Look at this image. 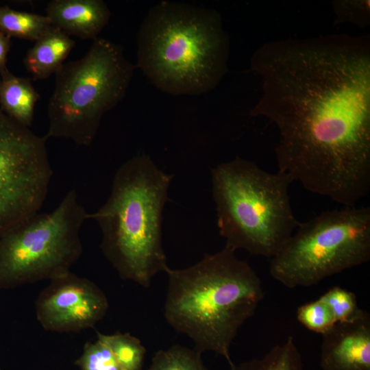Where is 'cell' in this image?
<instances>
[{
	"mask_svg": "<svg viewBox=\"0 0 370 370\" xmlns=\"http://www.w3.org/2000/svg\"><path fill=\"white\" fill-rule=\"evenodd\" d=\"M136 40V66L167 94H205L228 71L230 37L214 9L161 1L144 17Z\"/></svg>",
	"mask_w": 370,
	"mask_h": 370,
	"instance_id": "3957f363",
	"label": "cell"
},
{
	"mask_svg": "<svg viewBox=\"0 0 370 370\" xmlns=\"http://www.w3.org/2000/svg\"><path fill=\"white\" fill-rule=\"evenodd\" d=\"M108 308L105 293L96 284L71 271L50 280L35 304L40 325L56 332L92 328L105 317Z\"/></svg>",
	"mask_w": 370,
	"mask_h": 370,
	"instance_id": "30bf717a",
	"label": "cell"
},
{
	"mask_svg": "<svg viewBox=\"0 0 370 370\" xmlns=\"http://www.w3.org/2000/svg\"><path fill=\"white\" fill-rule=\"evenodd\" d=\"M147 370H208L201 354L195 349L175 345L156 352Z\"/></svg>",
	"mask_w": 370,
	"mask_h": 370,
	"instance_id": "ac0fdd59",
	"label": "cell"
},
{
	"mask_svg": "<svg viewBox=\"0 0 370 370\" xmlns=\"http://www.w3.org/2000/svg\"><path fill=\"white\" fill-rule=\"evenodd\" d=\"M45 11L53 25L68 36L92 40L98 38L111 16L102 0H53Z\"/></svg>",
	"mask_w": 370,
	"mask_h": 370,
	"instance_id": "7c38bea8",
	"label": "cell"
},
{
	"mask_svg": "<svg viewBox=\"0 0 370 370\" xmlns=\"http://www.w3.org/2000/svg\"><path fill=\"white\" fill-rule=\"evenodd\" d=\"M235 253L225 245L189 267H168L164 271L167 323L190 338L198 352H213L224 357L230 369L234 366L231 344L264 297L258 274Z\"/></svg>",
	"mask_w": 370,
	"mask_h": 370,
	"instance_id": "7a4b0ae2",
	"label": "cell"
},
{
	"mask_svg": "<svg viewBox=\"0 0 370 370\" xmlns=\"http://www.w3.org/2000/svg\"><path fill=\"white\" fill-rule=\"evenodd\" d=\"M0 370H1V369H0Z\"/></svg>",
	"mask_w": 370,
	"mask_h": 370,
	"instance_id": "cb8c5ba5",
	"label": "cell"
},
{
	"mask_svg": "<svg viewBox=\"0 0 370 370\" xmlns=\"http://www.w3.org/2000/svg\"><path fill=\"white\" fill-rule=\"evenodd\" d=\"M322 370H370V315L361 309L321 334Z\"/></svg>",
	"mask_w": 370,
	"mask_h": 370,
	"instance_id": "8fae6325",
	"label": "cell"
},
{
	"mask_svg": "<svg viewBox=\"0 0 370 370\" xmlns=\"http://www.w3.org/2000/svg\"><path fill=\"white\" fill-rule=\"evenodd\" d=\"M75 45L73 39L54 27L35 41L24 58V65L34 79H46L63 65Z\"/></svg>",
	"mask_w": 370,
	"mask_h": 370,
	"instance_id": "4fadbf2b",
	"label": "cell"
},
{
	"mask_svg": "<svg viewBox=\"0 0 370 370\" xmlns=\"http://www.w3.org/2000/svg\"><path fill=\"white\" fill-rule=\"evenodd\" d=\"M98 341L112 353L122 370H141L146 349L141 341L129 333L103 334L97 332Z\"/></svg>",
	"mask_w": 370,
	"mask_h": 370,
	"instance_id": "e0dca14e",
	"label": "cell"
},
{
	"mask_svg": "<svg viewBox=\"0 0 370 370\" xmlns=\"http://www.w3.org/2000/svg\"><path fill=\"white\" fill-rule=\"evenodd\" d=\"M319 298L328 306L336 322L350 320L361 310L356 295L340 286L329 289Z\"/></svg>",
	"mask_w": 370,
	"mask_h": 370,
	"instance_id": "d6986e66",
	"label": "cell"
},
{
	"mask_svg": "<svg viewBox=\"0 0 370 370\" xmlns=\"http://www.w3.org/2000/svg\"><path fill=\"white\" fill-rule=\"evenodd\" d=\"M297 319L308 330L323 334L336 322L328 306L320 299L300 306Z\"/></svg>",
	"mask_w": 370,
	"mask_h": 370,
	"instance_id": "ffe728a7",
	"label": "cell"
},
{
	"mask_svg": "<svg viewBox=\"0 0 370 370\" xmlns=\"http://www.w3.org/2000/svg\"><path fill=\"white\" fill-rule=\"evenodd\" d=\"M75 365L80 370H122L110 349L98 340L84 345Z\"/></svg>",
	"mask_w": 370,
	"mask_h": 370,
	"instance_id": "44dd1931",
	"label": "cell"
},
{
	"mask_svg": "<svg viewBox=\"0 0 370 370\" xmlns=\"http://www.w3.org/2000/svg\"><path fill=\"white\" fill-rule=\"evenodd\" d=\"M46 141L0 109V236L45 201L53 175Z\"/></svg>",
	"mask_w": 370,
	"mask_h": 370,
	"instance_id": "9c48e42d",
	"label": "cell"
},
{
	"mask_svg": "<svg viewBox=\"0 0 370 370\" xmlns=\"http://www.w3.org/2000/svg\"><path fill=\"white\" fill-rule=\"evenodd\" d=\"M217 226L225 245L272 258L300 222L294 215L286 173L268 172L236 157L212 169Z\"/></svg>",
	"mask_w": 370,
	"mask_h": 370,
	"instance_id": "5b68a950",
	"label": "cell"
},
{
	"mask_svg": "<svg viewBox=\"0 0 370 370\" xmlns=\"http://www.w3.org/2000/svg\"><path fill=\"white\" fill-rule=\"evenodd\" d=\"M39 97L28 78L16 77L11 73L0 79V109L23 126H31Z\"/></svg>",
	"mask_w": 370,
	"mask_h": 370,
	"instance_id": "5bb4252c",
	"label": "cell"
},
{
	"mask_svg": "<svg viewBox=\"0 0 370 370\" xmlns=\"http://www.w3.org/2000/svg\"><path fill=\"white\" fill-rule=\"evenodd\" d=\"M370 259V208L328 210L299 223L270 258L269 272L288 288L310 286Z\"/></svg>",
	"mask_w": 370,
	"mask_h": 370,
	"instance_id": "52a82bcc",
	"label": "cell"
},
{
	"mask_svg": "<svg viewBox=\"0 0 370 370\" xmlns=\"http://www.w3.org/2000/svg\"><path fill=\"white\" fill-rule=\"evenodd\" d=\"M173 177L148 156H134L117 170L106 202L88 214L99 225L100 248L121 278L144 288L168 267L162 221Z\"/></svg>",
	"mask_w": 370,
	"mask_h": 370,
	"instance_id": "277c9868",
	"label": "cell"
},
{
	"mask_svg": "<svg viewBox=\"0 0 370 370\" xmlns=\"http://www.w3.org/2000/svg\"><path fill=\"white\" fill-rule=\"evenodd\" d=\"M230 370H304L302 358L292 336L263 357L244 361Z\"/></svg>",
	"mask_w": 370,
	"mask_h": 370,
	"instance_id": "2e32d148",
	"label": "cell"
},
{
	"mask_svg": "<svg viewBox=\"0 0 370 370\" xmlns=\"http://www.w3.org/2000/svg\"><path fill=\"white\" fill-rule=\"evenodd\" d=\"M11 47L10 37L0 31V76L5 77L11 72L6 65L7 57Z\"/></svg>",
	"mask_w": 370,
	"mask_h": 370,
	"instance_id": "603a6c76",
	"label": "cell"
},
{
	"mask_svg": "<svg viewBox=\"0 0 370 370\" xmlns=\"http://www.w3.org/2000/svg\"><path fill=\"white\" fill-rule=\"evenodd\" d=\"M136 68L121 45L95 39L84 56L64 63L55 73L45 138L90 146L103 116L125 97Z\"/></svg>",
	"mask_w": 370,
	"mask_h": 370,
	"instance_id": "8992f818",
	"label": "cell"
},
{
	"mask_svg": "<svg viewBox=\"0 0 370 370\" xmlns=\"http://www.w3.org/2000/svg\"><path fill=\"white\" fill-rule=\"evenodd\" d=\"M333 10L336 23L347 22L360 27H366L369 24V1H335L333 3Z\"/></svg>",
	"mask_w": 370,
	"mask_h": 370,
	"instance_id": "7402d4cb",
	"label": "cell"
},
{
	"mask_svg": "<svg viewBox=\"0 0 370 370\" xmlns=\"http://www.w3.org/2000/svg\"><path fill=\"white\" fill-rule=\"evenodd\" d=\"M250 69L251 116L277 127L278 171L344 207L370 191V37L345 34L264 43Z\"/></svg>",
	"mask_w": 370,
	"mask_h": 370,
	"instance_id": "6da1fadb",
	"label": "cell"
},
{
	"mask_svg": "<svg viewBox=\"0 0 370 370\" xmlns=\"http://www.w3.org/2000/svg\"><path fill=\"white\" fill-rule=\"evenodd\" d=\"M86 219L73 189L51 212H36L1 235L0 288L50 281L71 271L82 254L80 230Z\"/></svg>",
	"mask_w": 370,
	"mask_h": 370,
	"instance_id": "ba28073f",
	"label": "cell"
},
{
	"mask_svg": "<svg viewBox=\"0 0 370 370\" xmlns=\"http://www.w3.org/2000/svg\"><path fill=\"white\" fill-rule=\"evenodd\" d=\"M53 27L46 15L0 6V31L10 38L36 41Z\"/></svg>",
	"mask_w": 370,
	"mask_h": 370,
	"instance_id": "9a60e30c",
	"label": "cell"
}]
</instances>
